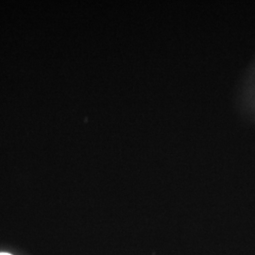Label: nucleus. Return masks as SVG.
<instances>
[{
  "label": "nucleus",
  "mask_w": 255,
  "mask_h": 255,
  "mask_svg": "<svg viewBox=\"0 0 255 255\" xmlns=\"http://www.w3.org/2000/svg\"><path fill=\"white\" fill-rule=\"evenodd\" d=\"M0 255H9V254H5V253H1V254H0Z\"/></svg>",
  "instance_id": "f257e3e1"
}]
</instances>
